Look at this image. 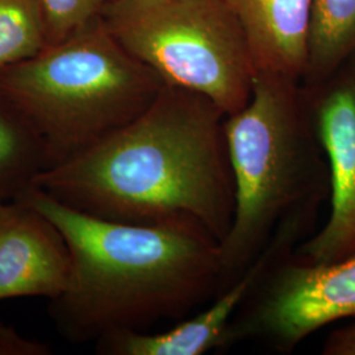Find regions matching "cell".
<instances>
[{"instance_id":"15","label":"cell","mask_w":355,"mask_h":355,"mask_svg":"<svg viewBox=\"0 0 355 355\" xmlns=\"http://www.w3.org/2000/svg\"><path fill=\"white\" fill-rule=\"evenodd\" d=\"M51 347L26 338L11 327L0 324V355H49Z\"/></svg>"},{"instance_id":"9","label":"cell","mask_w":355,"mask_h":355,"mask_svg":"<svg viewBox=\"0 0 355 355\" xmlns=\"http://www.w3.org/2000/svg\"><path fill=\"white\" fill-rule=\"evenodd\" d=\"M70 274L71 254L60 229L20 199L0 202V300H53Z\"/></svg>"},{"instance_id":"11","label":"cell","mask_w":355,"mask_h":355,"mask_svg":"<svg viewBox=\"0 0 355 355\" xmlns=\"http://www.w3.org/2000/svg\"><path fill=\"white\" fill-rule=\"evenodd\" d=\"M355 57V0H312L306 89L321 85Z\"/></svg>"},{"instance_id":"13","label":"cell","mask_w":355,"mask_h":355,"mask_svg":"<svg viewBox=\"0 0 355 355\" xmlns=\"http://www.w3.org/2000/svg\"><path fill=\"white\" fill-rule=\"evenodd\" d=\"M49 45L41 0H0V70Z\"/></svg>"},{"instance_id":"5","label":"cell","mask_w":355,"mask_h":355,"mask_svg":"<svg viewBox=\"0 0 355 355\" xmlns=\"http://www.w3.org/2000/svg\"><path fill=\"white\" fill-rule=\"evenodd\" d=\"M101 17L167 86L203 95L225 116L249 102L257 71L241 28L221 0H108Z\"/></svg>"},{"instance_id":"2","label":"cell","mask_w":355,"mask_h":355,"mask_svg":"<svg viewBox=\"0 0 355 355\" xmlns=\"http://www.w3.org/2000/svg\"><path fill=\"white\" fill-rule=\"evenodd\" d=\"M16 199L46 216L71 254L69 284L49 313L70 343L183 320L224 288L220 242L192 221L130 224L60 203L36 186Z\"/></svg>"},{"instance_id":"7","label":"cell","mask_w":355,"mask_h":355,"mask_svg":"<svg viewBox=\"0 0 355 355\" xmlns=\"http://www.w3.org/2000/svg\"><path fill=\"white\" fill-rule=\"evenodd\" d=\"M306 98L330 179L325 224L293 250L311 265H330L355 255V57L312 89Z\"/></svg>"},{"instance_id":"4","label":"cell","mask_w":355,"mask_h":355,"mask_svg":"<svg viewBox=\"0 0 355 355\" xmlns=\"http://www.w3.org/2000/svg\"><path fill=\"white\" fill-rule=\"evenodd\" d=\"M164 85L120 45L102 17L0 70V98L37 133L46 170L137 117Z\"/></svg>"},{"instance_id":"1","label":"cell","mask_w":355,"mask_h":355,"mask_svg":"<svg viewBox=\"0 0 355 355\" xmlns=\"http://www.w3.org/2000/svg\"><path fill=\"white\" fill-rule=\"evenodd\" d=\"M225 114L203 95L164 85L152 104L33 186L87 215L130 224L192 221L228 234L234 180Z\"/></svg>"},{"instance_id":"16","label":"cell","mask_w":355,"mask_h":355,"mask_svg":"<svg viewBox=\"0 0 355 355\" xmlns=\"http://www.w3.org/2000/svg\"><path fill=\"white\" fill-rule=\"evenodd\" d=\"M321 353L324 355H355V318L338 329L331 330Z\"/></svg>"},{"instance_id":"8","label":"cell","mask_w":355,"mask_h":355,"mask_svg":"<svg viewBox=\"0 0 355 355\" xmlns=\"http://www.w3.org/2000/svg\"><path fill=\"white\" fill-rule=\"evenodd\" d=\"M318 212L304 211L287 218L253 262L224 290L212 304L190 318H183L167 331L150 334L145 330H124L96 341L99 354L204 355L224 349V340L233 320L249 300L267 272L293 253L308 237Z\"/></svg>"},{"instance_id":"3","label":"cell","mask_w":355,"mask_h":355,"mask_svg":"<svg viewBox=\"0 0 355 355\" xmlns=\"http://www.w3.org/2000/svg\"><path fill=\"white\" fill-rule=\"evenodd\" d=\"M224 132L234 180L233 220L220 242L225 288L287 218L318 212L330 179L306 94L295 79L257 73L249 102L225 116Z\"/></svg>"},{"instance_id":"10","label":"cell","mask_w":355,"mask_h":355,"mask_svg":"<svg viewBox=\"0 0 355 355\" xmlns=\"http://www.w3.org/2000/svg\"><path fill=\"white\" fill-rule=\"evenodd\" d=\"M241 28L257 73L304 79L312 0H221Z\"/></svg>"},{"instance_id":"12","label":"cell","mask_w":355,"mask_h":355,"mask_svg":"<svg viewBox=\"0 0 355 355\" xmlns=\"http://www.w3.org/2000/svg\"><path fill=\"white\" fill-rule=\"evenodd\" d=\"M46 170V155L37 133L0 98V202L16 199Z\"/></svg>"},{"instance_id":"6","label":"cell","mask_w":355,"mask_h":355,"mask_svg":"<svg viewBox=\"0 0 355 355\" xmlns=\"http://www.w3.org/2000/svg\"><path fill=\"white\" fill-rule=\"evenodd\" d=\"M355 318V255L311 265L290 254L272 267L233 320L224 349L262 341L291 353L315 331Z\"/></svg>"},{"instance_id":"14","label":"cell","mask_w":355,"mask_h":355,"mask_svg":"<svg viewBox=\"0 0 355 355\" xmlns=\"http://www.w3.org/2000/svg\"><path fill=\"white\" fill-rule=\"evenodd\" d=\"M108 0H41L49 45L76 33L101 17Z\"/></svg>"}]
</instances>
